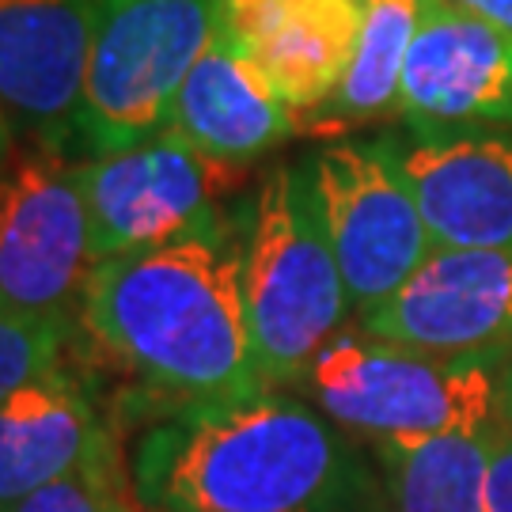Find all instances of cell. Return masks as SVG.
<instances>
[{
  "instance_id": "cell-24",
  "label": "cell",
  "mask_w": 512,
  "mask_h": 512,
  "mask_svg": "<svg viewBox=\"0 0 512 512\" xmlns=\"http://www.w3.org/2000/svg\"><path fill=\"white\" fill-rule=\"evenodd\" d=\"M129 512H148V509H129Z\"/></svg>"
},
{
  "instance_id": "cell-5",
  "label": "cell",
  "mask_w": 512,
  "mask_h": 512,
  "mask_svg": "<svg viewBox=\"0 0 512 512\" xmlns=\"http://www.w3.org/2000/svg\"><path fill=\"white\" fill-rule=\"evenodd\" d=\"M224 23V0H99L80 152L107 156L164 133L186 73Z\"/></svg>"
},
{
  "instance_id": "cell-23",
  "label": "cell",
  "mask_w": 512,
  "mask_h": 512,
  "mask_svg": "<svg viewBox=\"0 0 512 512\" xmlns=\"http://www.w3.org/2000/svg\"><path fill=\"white\" fill-rule=\"evenodd\" d=\"M12 148H16V137H12V129H8L4 114H0V167L12 160Z\"/></svg>"
},
{
  "instance_id": "cell-18",
  "label": "cell",
  "mask_w": 512,
  "mask_h": 512,
  "mask_svg": "<svg viewBox=\"0 0 512 512\" xmlns=\"http://www.w3.org/2000/svg\"><path fill=\"white\" fill-rule=\"evenodd\" d=\"M69 323L16 308L0 296V403L61 368Z\"/></svg>"
},
{
  "instance_id": "cell-6",
  "label": "cell",
  "mask_w": 512,
  "mask_h": 512,
  "mask_svg": "<svg viewBox=\"0 0 512 512\" xmlns=\"http://www.w3.org/2000/svg\"><path fill=\"white\" fill-rule=\"evenodd\" d=\"M308 167L349 308L365 319L437 251L418 194L399 164L391 133L319 148Z\"/></svg>"
},
{
  "instance_id": "cell-1",
  "label": "cell",
  "mask_w": 512,
  "mask_h": 512,
  "mask_svg": "<svg viewBox=\"0 0 512 512\" xmlns=\"http://www.w3.org/2000/svg\"><path fill=\"white\" fill-rule=\"evenodd\" d=\"M247 213L251 202L183 239L95 262L84 285L92 346L171 410L270 391L243 300Z\"/></svg>"
},
{
  "instance_id": "cell-8",
  "label": "cell",
  "mask_w": 512,
  "mask_h": 512,
  "mask_svg": "<svg viewBox=\"0 0 512 512\" xmlns=\"http://www.w3.org/2000/svg\"><path fill=\"white\" fill-rule=\"evenodd\" d=\"M61 160L38 152L0 167V296L73 327L95 258L84 194Z\"/></svg>"
},
{
  "instance_id": "cell-3",
  "label": "cell",
  "mask_w": 512,
  "mask_h": 512,
  "mask_svg": "<svg viewBox=\"0 0 512 512\" xmlns=\"http://www.w3.org/2000/svg\"><path fill=\"white\" fill-rule=\"evenodd\" d=\"M243 300L266 387L304 384L311 361L353 315L311 167H274L251 198Z\"/></svg>"
},
{
  "instance_id": "cell-15",
  "label": "cell",
  "mask_w": 512,
  "mask_h": 512,
  "mask_svg": "<svg viewBox=\"0 0 512 512\" xmlns=\"http://www.w3.org/2000/svg\"><path fill=\"white\" fill-rule=\"evenodd\" d=\"M114 444L95 399L69 372H50L0 403V512Z\"/></svg>"
},
{
  "instance_id": "cell-12",
  "label": "cell",
  "mask_w": 512,
  "mask_h": 512,
  "mask_svg": "<svg viewBox=\"0 0 512 512\" xmlns=\"http://www.w3.org/2000/svg\"><path fill=\"white\" fill-rule=\"evenodd\" d=\"M361 330L444 357L512 346V251H433Z\"/></svg>"
},
{
  "instance_id": "cell-21",
  "label": "cell",
  "mask_w": 512,
  "mask_h": 512,
  "mask_svg": "<svg viewBox=\"0 0 512 512\" xmlns=\"http://www.w3.org/2000/svg\"><path fill=\"white\" fill-rule=\"evenodd\" d=\"M452 4L467 8L471 16L486 19V23H494V27L512 35V0H452Z\"/></svg>"
},
{
  "instance_id": "cell-11",
  "label": "cell",
  "mask_w": 512,
  "mask_h": 512,
  "mask_svg": "<svg viewBox=\"0 0 512 512\" xmlns=\"http://www.w3.org/2000/svg\"><path fill=\"white\" fill-rule=\"evenodd\" d=\"M437 251H512V129L391 133Z\"/></svg>"
},
{
  "instance_id": "cell-22",
  "label": "cell",
  "mask_w": 512,
  "mask_h": 512,
  "mask_svg": "<svg viewBox=\"0 0 512 512\" xmlns=\"http://www.w3.org/2000/svg\"><path fill=\"white\" fill-rule=\"evenodd\" d=\"M497 421L512 425V346L501 357V376H497Z\"/></svg>"
},
{
  "instance_id": "cell-2",
  "label": "cell",
  "mask_w": 512,
  "mask_h": 512,
  "mask_svg": "<svg viewBox=\"0 0 512 512\" xmlns=\"http://www.w3.org/2000/svg\"><path fill=\"white\" fill-rule=\"evenodd\" d=\"M129 490L148 512H391L380 463L281 391L152 421L129 452Z\"/></svg>"
},
{
  "instance_id": "cell-17",
  "label": "cell",
  "mask_w": 512,
  "mask_h": 512,
  "mask_svg": "<svg viewBox=\"0 0 512 512\" xmlns=\"http://www.w3.org/2000/svg\"><path fill=\"white\" fill-rule=\"evenodd\" d=\"M421 0H365V27L346 84L338 88L327 118L334 126H357L399 110V88L410 42L418 35Z\"/></svg>"
},
{
  "instance_id": "cell-4",
  "label": "cell",
  "mask_w": 512,
  "mask_h": 512,
  "mask_svg": "<svg viewBox=\"0 0 512 512\" xmlns=\"http://www.w3.org/2000/svg\"><path fill=\"white\" fill-rule=\"evenodd\" d=\"M501 357L505 349L444 357L342 330L311 361L304 387L334 425L368 444L478 433L497 425Z\"/></svg>"
},
{
  "instance_id": "cell-7",
  "label": "cell",
  "mask_w": 512,
  "mask_h": 512,
  "mask_svg": "<svg viewBox=\"0 0 512 512\" xmlns=\"http://www.w3.org/2000/svg\"><path fill=\"white\" fill-rule=\"evenodd\" d=\"M73 171L88 209L95 262L209 228L232 213L224 202L247 175V167L213 160L171 129L122 152L88 156L84 164H73Z\"/></svg>"
},
{
  "instance_id": "cell-9",
  "label": "cell",
  "mask_w": 512,
  "mask_h": 512,
  "mask_svg": "<svg viewBox=\"0 0 512 512\" xmlns=\"http://www.w3.org/2000/svg\"><path fill=\"white\" fill-rule=\"evenodd\" d=\"M99 0H0V114L38 152L80 148Z\"/></svg>"
},
{
  "instance_id": "cell-10",
  "label": "cell",
  "mask_w": 512,
  "mask_h": 512,
  "mask_svg": "<svg viewBox=\"0 0 512 512\" xmlns=\"http://www.w3.org/2000/svg\"><path fill=\"white\" fill-rule=\"evenodd\" d=\"M399 114L410 129H512V35L452 0H421Z\"/></svg>"
},
{
  "instance_id": "cell-16",
  "label": "cell",
  "mask_w": 512,
  "mask_h": 512,
  "mask_svg": "<svg viewBox=\"0 0 512 512\" xmlns=\"http://www.w3.org/2000/svg\"><path fill=\"white\" fill-rule=\"evenodd\" d=\"M494 425L399 444H372L391 512H482Z\"/></svg>"
},
{
  "instance_id": "cell-13",
  "label": "cell",
  "mask_w": 512,
  "mask_h": 512,
  "mask_svg": "<svg viewBox=\"0 0 512 512\" xmlns=\"http://www.w3.org/2000/svg\"><path fill=\"white\" fill-rule=\"evenodd\" d=\"M224 27L293 110H327L357 57L365 0H224Z\"/></svg>"
},
{
  "instance_id": "cell-19",
  "label": "cell",
  "mask_w": 512,
  "mask_h": 512,
  "mask_svg": "<svg viewBox=\"0 0 512 512\" xmlns=\"http://www.w3.org/2000/svg\"><path fill=\"white\" fill-rule=\"evenodd\" d=\"M118 444H107L103 452L84 459L76 471L54 478L50 486L23 497L12 512H129Z\"/></svg>"
},
{
  "instance_id": "cell-14",
  "label": "cell",
  "mask_w": 512,
  "mask_h": 512,
  "mask_svg": "<svg viewBox=\"0 0 512 512\" xmlns=\"http://www.w3.org/2000/svg\"><path fill=\"white\" fill-rule=\"evenodd\" d=\"M167 129L213 160L247 167L285 145L296 133V122L270 80L220 23L205 54L186 73Z\"/></svg>"
},
{
  "instance_id": "cell-20",
  "label": "cell",
  "mask_w": 512,
  "mask_h": 512,
  "mask_svg": "<svg viewBox=\"0 0 512 512\" xmlns=\"http://www.w3.org/2000/svg\"><path fill=\"white\" fill-rule=\"evenodd\" d=\"M482 512H512V425H494Z\"/></svg>"
}]
</instances>
